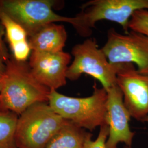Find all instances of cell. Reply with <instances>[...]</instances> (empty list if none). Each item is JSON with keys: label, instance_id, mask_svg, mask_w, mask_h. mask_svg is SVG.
Masks as SVG:
<instances>
[{"label": "cell", "instance_id": "6da1fadb", "mask_svg": "<svg viewBox=\"0 0 148 148\" xmlns=\"http://www.w3.org/2000/svg\"><path fill=\"white\" fill-rule=\"evenodd\" d=\"M51 90L40 84L23 62L8 60L0 79V109L21 115L39 102H48Z\"/></svg>", "mask_w": 148, "mask_h": 148}, {"label": "cell", "instance_id": "7a4b0ae2", "mask_svg": "<svg viewBox=\"0 0 148 148\" xmlns=\"http://www.w3.org/2000/svg\"><path fill=\"white\" fill-rule=\"evenodd\" d=\"M93 90L92 95L84 98L69 97L51 90L48 103L64 119L93 131L106 123L108 101V93L104 88H98L95 84Z\"/></svg>", "mask_w": 148, "mask_h": 148}, {"label": "cell", "instance_id": "3957f363", "mask_svg": "<svg viewBox=\"0 0 148 148\" xmlns=\"http://www.w3.org/2000/svg\"><path fill=\"white\" fill-rule=\"evenodd\" d=\"M66 121L48 102L33 104L18 119L15 134L16 148H46Z\"/></svg>", "mask_w": 148, "mask_h": 148}, {"label": "cell", "instance_id": "277c9868", "mask_svg": "<svg viewBox=\"0 0 148 148\" xmlns=\"http://www.w3.org/2000/svg\"><path fill=\"white\" fill-rule=\"evenodd\" d=\"M80 8L81 12L75 16L77 21L75 29L80 35L90 36L92 29L101 21L115 22L127 34L133 13L138 10H148V0H91Z\"/></svg>", "mask_w": 148, "mask_h": 148}, {"label": "cell", "instance_id": "5b68a950", "mask_svg": "<svg viewBox=\"0 0 148 148\" xmlns=\"http://www.w3.org/2000/svg\"><path fill=\"white\" fill-rule=\"evenodd\" d=\"M71 54L74 59L67 70V79L76 81L87 74L97 79L106 90L117 85L120 64L110 63L95 38H87L74 46Z\"/></svg>", "mask_w": 148, "mask_h": 148}, {"label": "cell", "instance_id": "8992f818", "mask_svg": "<svg viewBox=\"0 0 148 148\" xmlns=\"http://www.w3.org/2000/svg\"><path fill=\"white\" fill-rule=\"evenodd\" d=\"M55 3L52 0H2L0 1V10L20 24L28 37L50 23H68L75 28L76 18L57 14L53 10Z\"/></svg>", "mask_w": 148, "mask_h": 148}, {"label": "cell", "instance_id": "52a82bcc", "mask_svg": "<svg viewBox=\"0 0 148 148\" xmlns=\"http://www.w3.org/2000/svg\"><path fill=\"white\" fill-rule=\"evenodd\" d=\"M101 49L110 63L133 64L140 73L148 75V37L133 31L121 34L111 28Z\"/></svg>", "mask_w": 148, "mask_h": 148}, {"label": "cell", "instance_id": "ba28073f", "mask_svg": "<svg viewBox=\"0 0 148 148\" xmlns=\"http://www.w3.org/2000/svg\"><path fill=\"white\" fill-rule=\"evenodd\" d=\"M117 85L131 116L138 121L148 119V75L140 73L133 64H120Z\"/></svg>", "mask_w": 148, "mask_h": 148}, {"label": "cell", "instance_id": "9c48e42d", "mask_svg": "<svg viewBox=\"0 0 148 148\" xmlns=\"http://www.w3.org/2000/svg\"><path fill=\"white\" fill-rule=\"evenodd\" d=\"M108 93L106 122L109 127V136L106 148H117L123 143L131 147L135 133L130 127L131 115L123 101L121 90L117 85L106 90Z\"/></svg>", "mask_w": 148, "mask_h": 148}, {"label": "cell", "instance_id": "30bf717a", "mask_svg": "<svg viewBox=\"0 0 148 148\" xmlns=\"http://www.w3.org/2000/svg\"><path fill=\"white\" fill-rule=\"evenodd\" d=\"M71 59V55L64 51L56 53L32 52L29 68L40 84L51 90H57L66 84V73Z\"/></svg>", "mask_w": 148, "mask_h": 148}, {"label": "cell", "instance_id": "8fae6325", "mask_svg": "<svg viewBox=\"0 0 148 148\" xmlns=\"http://www.w3.org/2000/svg\"><path fill=\"white\" fill-rule=\"evenodd\" d=\"M29 37L32 52L56 53L63 51L68 35L63 25L54 23L43 26Z\"/></svg>", "mask_w": 148, "mask_h": 148}, {"label": "cell", "instance_id": "7c38bea8", "mask_svg": "<svg viewBox=\"0 0 148 148\" xmlns=\"http://www.w3.org/2000/svg\"><path fill=\"white\" fill-rule=\"evenodd\" d=\"M90 133L66 120L45 148H84L86 139Z\"/></svg>", "mask_w": 148, "mask_h": 148}, {"label": "cell", "instance_id": "4fadbf2b", "mask_svg": "<svg viewBox=\"0 0 148 148\" xmlns=\"http://www.w3.org/2000/svg\"><path fill=\"white\" fill-rule=\"evenodd\" d=\"M17 115L9 111H0V148H17L15 142Z\"/></svg>", "mask_w": 148, "mask_h": 148}, {"label": "cell", "instance_id": "5bb4252c", "mask_svg": "<svg viewBox=\"0 0 148 148\" xmlns=\"http://www.w3.org/2000/svg\"><path fill=\"white\" fill-rule=\"evenodd\" d=\"M0 21L5 30L6 37L10 47L27 40L25 30L4 12L0 10Z\"/></svg>", "mask_w": 148, "mask_h": 148}, {"label": "cell", "instance_id": "9a60e30c", "mask_svg": "<svg viewBox=\"0 0 148 148\" xmlns=\"http://www.w3.org/2000/svg\"><path fill=\"white\" fill-rule=\"evenodd\" d=\"M128 28L148 37V10L135 11L129 21Z\"/></svg>", "mask_w": 148, "mask_h": 148}, {"label": "cell", "instance_id": "2e32d148", "mask_svg": "<svg viewBox=\"0 0 148 148\" xmlns=\"http://www.w3.org/2000/svg\"><path fill=\"white\" fill-rule=\"evenodd\" d=\"M109 136V127L106 123L100 127L98 136L92 140V134L90 133L86 139L84 148H106V144Z\"/></svg>", "mask_w": 148, "mask_h": 148}, {"label": "cell", "instance_id": "e0dca14e", "mask_svg": "<svg viewBox=\"0 0 148 148\" xmlns=\"http://www.w3.org/2000/svg\"><path fill=\"white\" fill-rule=\"evenodd\" d=\"M14 60L18 62H24L29 57L32 49L28 40L11 47Z\"/></svg>", "mask_w": 148, "mask_h": 148}, {"label": "cell", "instance_id": "ac0fdd59", "mask_svg": "<svg viewBox=\"0 0 148 148\" xmlns=\"http://www.w3.org/2000/svg\"><path fill=\"white\" fill-rule=\"evenodd\" d=\"M5 33L4 28L2 25L0 24V56L3 58L5 63L8 60V53L3 40V36Z\"/></svg>", "mask_w": 148, "mask_h": 148}, {"label": "cell", "instance_id": "d6986e66", "mask_svg": "<svg viewBox=\"0 0 148 148\" xmlns=\"http://www.w3.org/2000/svg\"><path fill=\"white\" fill-rule=\"evenodd\" d=\"M5 61L0 56V77L2 76L5 69Z\"/></svg>", "mask_w": 148, "mask_h": 148}, {"label": "cell", "instance_id": "ffe728a7", "mask_svg": "<svg viewBox=\"0 0 148 148\" xmlns=\"http://www.w3.org/2000/svg\"><path fill=\"white\" fill-rule=\"evenodd\" d=\"M125 148H131V147H126H126H125Z\"/></svg>", "mask_w": 148, "mask_h": 148}, {"label": "cell", "instance_id": "44dd1931", "mask_svg": "<svg viewBox=\"0 0 148 148\" xmlns=\"http://www.w3.org/2000/svg\"><path fill=\"white\" fill-rule=\"evenodd\" d=\"M146 122H148V119H147V121H146Z\"/></svg>", "mask_w": 148, "mask_h": 148}, {"label": "cell", "instance_id": "7402d4cb", "mask_svg": "<svg viewBox=\"0 0 148 148\" xmlns=\"http://www.w3.org/2000/svg\"><path fill=\"white\" fill-rule=\"evenodd\" d=\"M0 79H1V77H0ZM1 109H0V111H1Z\"/></svg>", "mask_w": 148, "mask_h": 148}]
</instances>
